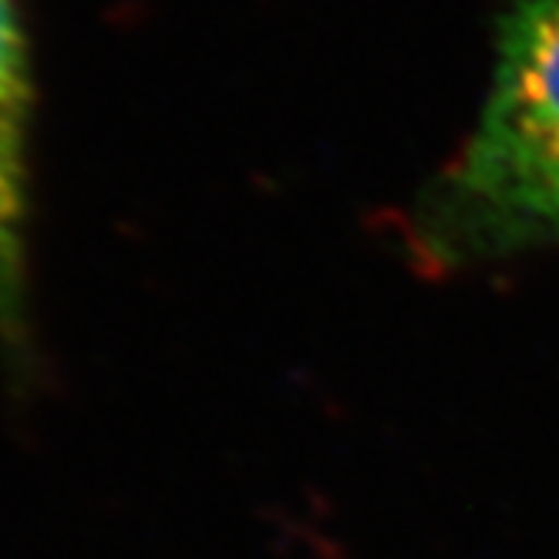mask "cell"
I'll use <instances>...</instances> for the list:
<instances>
[{
  "label": "cell",
  "mask_w": 559,
  "mask_h": 559,
  "mask_svg": "<svg viewBox=\"0 0 559 559\" xmlns=\"http://www.w3.org/2000/svg\"><path fill=\"white\" fill-rule=\"evenodd\" d=\"M428 263L559 250V0H515L499 24L483 115L418 203Z\"/></svg>",
  "instance_id": "cell-1"
},
{
  "label": "cell",
  "mask_w": 559,
  "mask_h": 559,
  "mask_svg": "<svg viewBox=\"0 0 559 559\" xmlns=\"http://www.w3.org/2000/svg\"><path fill=\"white\" fill-rule=\"evenodd\" d=\"M31 64L17 0H0V341L24 354L27 334V139Z\"/></svg>",
  "instance_id": "cell-2"
}]
</instances>
